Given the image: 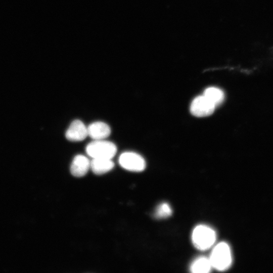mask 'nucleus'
<instances>
[{"mask_svg":"<svg viewBox=\"0 0 273 273\" xmlns=\"http://www.w3.org/2000/svg\"><path fill=\"white\" fill-rule=\"evenodd\" d=\"M172 213L170 205L166 203H163L157 208L155 216L158 218H163L169 216Z\"/></svg>","mask_w":273,"mask_h":273,"instance_id":"12","label":"nucleus"},{"mask_svg":"<svg viewBox=\"0 0 273 273\" xmlns=\"http://www.w3.org/2000/svg\"><path fill=\"white\" fill-rule=\"evenodd\" d=\"M212 267L223 271L230 267L232 262L230 248L225 242H220L213 249L209 258Z\"/></svg>","mask_w":273,"mask_h":273,"instance_id":"1","label":"nucleus"},{"mask_svg":"<svg viewBox=\"0 0 273 273\" xmlns=\"http://www.w3.org/2000/svg\"><path fill=\"white\" fill-rule=\"evenodd\" d=\"M87 128L88 135L94 140H104L111 133V129L106 123L97 121L91 123Z\"/></svg>","mask_w":273,"mask_h":273,"instance_id":"8","label":"nucleus"},{"mask_svg":"<svg viewBox=\"0 0 273 273\" xmlns=\"http://www.w3.org/2000/svg\"><path fill=\"white\" fill-rule=\"evenodd\" d=\"M90 161L82 155H76L73 159L70 166L71 174L77 177L85 175L90 168Z\"/></svg>","mask_w":273,"mask_h":273,"instance_id":"7","label":"nucleus"},{"mask_svg":"<svg viewBox=\"0 0 273 273\" xmlns=\"http://www.w3.org/2000/svg\"><path fill=\"white\" fill-rule=\"evenodd\" d=\"M114 166V163L111 159L93 158L90 161V168L97 175L103 174L112 170Z\"/></svg>","mask_w":273,"mask_h":273,"instance_id":"9","label":"nucleus"},{"mask_svg":"<svg viewBox=\"0 0 273 273\" xmlns=\"http://www.w3.org/2000/svg\"><path fill=\"white\" fill-rule=\"evenodd\" d=\"M86 152L93 158L111 159L116 153L117 148L112 142L104 140H94L86 146Z\"/></svg>","mask_w":273,"mask_h":273,"instance_id":"2","label":"nucleus"},{"mask_svg":"<svg viewBox=\"0 0 273 273\" xmlns=\"http://www.w3.org/2000/svg\"><path fill=\"white\" fill-rule=\"evenodd\" d=\"M87 135V128L79 120L72 122L65 133L66 139L71 142L83 141Z\"/></svg>","mask_w":273,"mask_h":273,"instance_id":"6","label":"nucleus"},{"mask_svg":"<svg viewBox=\"0 0 273 273\" xmlns=\"http://www.w3.org/2000/svg\"><path fill=\"white\" fill-rule=\"evenodd\" d=\"M119 163L123 168L131 171H142L146 167L144 159L134 152H127L121 154L119 158Z\"/></svg>","mask_w":273,"mask_h":273,"instance_id":"4","label":"nucleus"},{"mask_svg":"<svg viewBox=\"0 0 273 273\" xmlns=\"http://www.w3.org/2000/svg\"><path fill=\"white\" fill-rule=\"evenodd\" d=\"M215 106L203 95L195 98L191 103L190 111L195 116L205 117L211 115Z\"/></svg>","mask_w":273,"mask_h":273,"instance_id":"5","label":"nucleus"},{"mask_svg":"<svg viewBox=\"0 0 273 273\" xmlns=\"http://www.w3.org/2000/svg\"><path fill=\"white\" fill-rule=\"evenodd\" d=\"M216 237L215 231L205 225L196 226L192 235L194 245L201 250H207L210 248L214 244Z\"/></svg>","mask_w":273,"mask_h":273,"instance_id":"3","label":"nucleus"},{"mask_svg":"<svg viewBox=\"0 0 273 273\" xmlns=\"http://www.w3.org/2000/svg\"><path fill=\"white\" fill-rule=\"evenodd\" d=\"M215 107L221 104L224 98L223 91L216 87L207 88L204 92L203 95Z\"/></svg>","mask_w":273,"mask_h":273,"instance_id":"10","label":"nucleus"},{"mask_svg":"<svg viewBox=\"0 0 273 273\" xmlns=\"http://www.w3.org/2000/svg\"><path fill=\"white\" fill-rule=\"evenodd\" d=\"M212 267L209 259L200 257L192 263L190 269L192 272L195 273H207L210 271Z\"/></svg>","mask_w":273,"mask_h":273,"instance_id":"11","label":"nucleus"}]
</instances>
